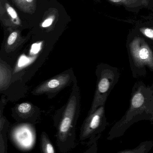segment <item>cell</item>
I'll list each match as a JSON object with an SVG mask.
<instances>
[{
    "label": "cell",
    "instance_id": "obj_13",
    "mask_svg": "<svg viewBox=\"0 0 153 153\" xmlns=\"http://www.w3.org/2000/svg\"><path fill=\"white\" fill-rule=\"evenodd\" d=\"M148 149V148H146V145H144V144H142V146H141V147L139 146V147H138L134 151H130L129 153H135H135H145L142 150H144L146 152L145 149Z\"/></svg>",
    "mask_w": 153,
    "mask_h": 153
},
{
    "label": "cell",
    "instance_id": "obj_3",
    "mask_svg": "<svg viewBox=\"0 0 153 153\" xmlns=\"http://www.w3.org/2000/svg\"><path fill=\"white\" fill-rule=\"evenodd\" d=\"M130 51L136 66H147L153 70V53L143 38L136 37L129 45Z\"/></svg>",
    "mask_w": 153,
    "mask_h": 153
},
{
    "label": "cell",
    "instance_id": "obj_1",
    "mask_svg": "<svg viewBox=\"0 0 153 153\" xmlns=\"http://www.w3.org/2000/svg\"><path fill=\"white\" fill-rule=\"evenodd\" d=\"M118 75L117 71L113 69H104L102 71L88 114L94 113L100 106L104 105L107 97L117 82Z\"/></svg>",
    "mask_w": 153,
    "mask_h": 153
},
{
    "label": "cell",
    "instance_id": "obj_11",
    "mask_svg": "<svg viewBox=\"0 0 153 153\" xmlns=\"http://www.w3.org/2000/svg\"><path fill=\"white\" fill-rule=\"evenodd\" d=\"M17 33L16 32H13V33L11 34L10 35L8 39V44L9 45H11L14 44L16 39L17 37Z\"/></svg>",
    "mask_w": 153,
    "mask_h": 153
},
{
    "label": "cell",
    "instance_id": "obj_14",
    "mask_svg": "<svg viewBox=\"0 0 153 153\" xmlns=\"http://www.w3.org/2000/svg\"><path fill=\"white\" fill-rule=\"evenodd\" d=\"M53 20L51 19H46V20L44 21L42 25V26L44 27H47L50 26V25H51L52 23Z\"/></svg>",
    "mask_w": 153,
    "mask_h": 153
},
{
    "label": "cell",
    "instance_id": "obj_6",
    "mask_svg": "<svg viewBox=\"0 0 153 153\" xmlns=\"http://www.w3.org/2000/svg\"><path fill=\"white\" fill-rule=\"evenodd\" d=\"M10 74V71L1 63L0 67V88L1 90L5 88L9 83Z\"/></svg>",
    "mask_w": 153,
    "mask_h": 153
},
{
    "label": "cell",
    "instance_id": "obj_10",
    "mask_svg": "<svg viewBox=\"0 0 153 153\" xmlns=\"http://www.w3.org/2000/svg\"><path fill=\"white\" fill-rule=\"evenodd\" d=\"M141 33L148 38L153 40V29L149 27H143L140 29Z\"/></svg>",
    "mask_w": 153,
    "mask_h": 153
},
{
    "label": "cell",
    "instance_id": "obj_5",
    "mask_svg": "<svg viewBox=\"0 0 153 153\" xmlns=\"http://www.w3.org/2000/svg\"><path fill=\"white\" fill-rule=\"evenodd\" d=\"M71 79L69 73L60 74L38 86L32 92V94L39 95L57 92L68 85L70 82Z\"/></svg>",
    "mask_w": 153,
    "mask_h": 153
},
{
    "label": "cell",
    "instance_id": "obj_4",
    "mask_svg": "<svg viewBox=\"0 0 153 153\" xmlns=\"http://www.w3.org/2000/svg\"><path fill=\"white\" fill-rule=\"evenodd\" d=\"M105 122L104 105H102L94 113L88 114L82 128L81 139L88 137L96 132L99 128H102L103 125H105Z\"/></svg>",
    "mask_w": 153,
    "mask_h": 153
},
{
    "label": "cell",
    "instance_id": "obj_9",
    "mask_svg": "<svg viewBox=\"0 0 153 153\" xmlns=\"http://www.w3.org/2000/svg\"><path fill=\"white\" fill-rule=\"evenodd\" d=\"M33 109V106L31 104L25 102L19 105L16 110L19 114L21 115H25L30 114Z\"/></svg>",
    "mask_w": 153,
    "mask_h": 153
},
{
    "label": "cell",
    "instance_id": "obj_15",
    "mask_svg": "<svg viewBox=\"0 0 153 153\" xmlns=\"http://www.w3.org/2000/svg\"><path fill=\"white\" fill-rule=\"evenodd\" d=\"M33 1V0H22V2L24 3L26 2V3H32Z\"/></svg>",
    "mask_w": 153,
    "mask_h": 153
},
{
    "label": "cell",
    "instance_id": "obj_2",
    "mask_svg": "<svg viewBox=\"0 0 153 153\" xmlns=\"http://www.w3.org/2000/svg\"><path fill=\"white\" fill-rule=\"evenodd\" d=\"M76 94L71 95L66 105L59 128L58 140L60 142L66 141L72 130L79 106V99Z\"/></svg>",
    "mask_w": 153,
    "mask_h": 153
},
{
    "label": "cell",
    "instance_id": "obj_8",
    "mask_svg": "<svg viewBox=\"0 0 153 153\" xmlns=\"http://www.w3.org/2000/svg\"><path fill=\"white\" fill-rule=\"evenodd\" d=\"M41 148L44 153H53L55 152L54 148L44 132H42L41 137Z\"/></svg>",
    "mask_w": 153,
    "mask_h": 153
},
{
    "label": "cell",
    "instance_id": "obj_12",
    "mask_svg": "<svg viewBox=\"0 0 153 153\" xmlns=\"http://www.w3.org/2000/svg\"><path fill=\"white\" fill-rule=\"evenodd\" d=\"M7 10L10 16L13 19H16L17 18V14L16 10L12 7H7Z\"/></svg>",
    "mask_w": 153,
    "mask_h": 153
},
{
    "label": "cell",
    "instance_id": "obj_7",
    "mask_svg": "<svg viewBox=\"0 0 153 153\" xmlns=\"http://www.w3.org/2000/svg\"><path fill=\"white\" fill-rule=\"evenodd\" d=\"M111 2L128 7H136L140 5H147L148 0H109Z\"/></svg>",
    "mask_w": 153,
    "mask_h": 153
}]
</instances>
